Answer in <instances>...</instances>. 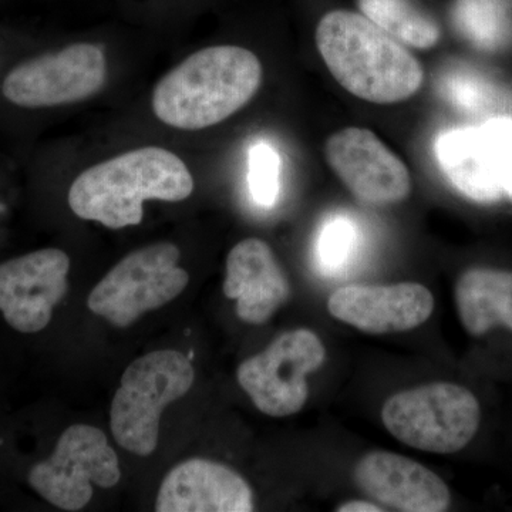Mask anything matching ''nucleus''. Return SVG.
<instances>
[{
	"label": "nucleus",
	"mask_w": 512,
	"mask_h": 512,
	"mask_svg": "<svg viewBox=\"0 0 512 512\" xmlns=\"http://www.w3.org/2000/svg\"><path fill=\"white\" fill-rule=\"evenodd\" d=\"M316 46L336 82L359 99L402 103L423 86L419 60L363 13H326L316 28Z\"/></svg>",
	"instance_id": "obj_1"
},
{
	"label": "nucleus",
	"mask_w": 512,
	"mask_h": 512,
	"mask_svg": "<svg viewBox=\"0 0 512 512\" xmlns=\"http://www.w3.org/2000/svg\"><path fill=\"white\" fill-rule=\"evenodd\" d=\"M192 191L194 178L180 157L165 148L144 147L84 171L67 200L82 220L121 229L143 221L144 201H184Z\"/></svg>",
	"instance_id": "obj_2"
},
{
	"label": "nucleus",
	"mask_w": 512,
	"mask_h": 512,
	"mask_svg": "<svg viewBox=\"0 0 512 512\" xmlns=\"http://www.w3.org/2000/svg\"><path fill=\"white\" fill-rule=\"evenodd\" d=\"M262 83V64L251 50L212 46L165 74L153 93L157 119L180 130H202L241 110Z\"/></svg>",
	"instance_id": "obj_3"
},
{
	"label": "nucleus",
	"mask_w": 512,
	"mask_h": 512,
	"mask_svg": "<svg viewBox=\"0 0 512 512\" xmlns=\"http://www.w3.org/2000/svg\"><path fill=\"white\" fill-rule=\"evenodd\" d=\"M195 372L177 350H156L124 370L110 409V427L120 447L138 457L156 451L160 420L168 404L190 392Z\"/></svg>",
	"instance_id": "obj_4"
},
{
	"label": "nucleus",
	"mask_w": 512,
	"mask_h": 512,
	"mask_svg": "<svg viewBox=\"0 0 512 512\" xmlns=\"http://www.w3.org/2000/svg\"><path fill=\"white\" fill-rule=\"evenodd\" d=\"M384 427L406 446L434 454H453L474 439L480 403L454 383H430L400 392L384 403Z\"/></svg>",
	"instance_id": "obj_5"
},
{
	"label": "nucleus",
	"mask_w": 512,
	"mask_h": 512,
	"mask_svg": "<svg viewBox=\"0 0 512 512\" xmlns=\"http://www.w3.org/2000/svg\"><path fill=\"white\" fill-rule=\"evenodd\" d=\"M180 249L158 242L124 256L94 286L87 306L117 328H128L183 293L190 275L178 265Z\"/></svg>",
	"instance_id": "obj_6"
},
{
	"label": "nucleus",
	"mask_w": 512,
	"mask_h": 512,
	"mask_svg": "<svg viewBox=\"0 0 512 512\" xmlns=\"http://www.w3.org/2000/svg\"><path fill=\"white\" fill-rule=\"evenodd\" d=\"M119 457L106 434L87 424L64 430L52 456L30 470L29 484L47 503L79 511L92 500L93 484L111 488L119 483Z\"/></svg>",
	"instance_id": "obj_7"
},
{
	"label": "nucleus",
	"mask_w": 512,
	"mask_h": 512,
	"mask_svg": "<svg viewBox=\"0 0 512 512\" xmlns=\"http://www.w3.org/2000/svg\"><path fill=\"white\" fill-rule=\"evenodd\" d=\"M326 359L322 340L309 329L282 333L264 350L242 362L237 370L239 386L259 412L271 417L301 412L309 396L306 376Z\"/></svg>",
	"instance_id": "obj_8"
},
{
	"label": "nucleus",
	"mask_w": 512,
	"mask_h": 512,
	"mask_svg": "<svg viewBox=\"0 0 512 512\" xmlns=\"http://www.w3.org/2000/svg\"><path fill=\"white\" fill-rule=\"evenodd\" d=\"M104 50L93 43H74L19 64L6 76V99L28 109L62 106L94 96L106 80Z\"/></svg>",
	"instance_id": "obj_9"
},
{
	"label": "nucleus",
	"mask_w": 512,
	"mask_h": 512,
	"mask_svg": "<svg viewBox=\"0 0 512 512\" xmlns=\"http://www.w3.org/2000/svg\"><path fill=\"white\" fill-rule=\"evenodd\" d=\"M325 156L339 180L366 204H397L412 192L406 164L367 128L336 131L326 141Z\"/></svg>",
	"instance_id": "obj_10"
},
{
	"label": "nucleus",
	"mask_w": 512,
	"mask_h": 512,
	"mask_svg": "<svg viewBox=\"0 0 512 512\" xmlns=\"http://www.w3.org/2000/svg\"><path fill=\"white\" fill-rule=\"evenodd\" d=\"M70 259L56 248L40 249L0 264V312L10 328L37 333L69 289Z\"/></svg>",
	"instance_id": "obj_11"
},
{
	"label": "nucleus",
	"mask_w": 512,
	"mask_h": 512,
	"mask_svg": "<svg viewBox=\"0 0 512 512\" xmlns=\"http://www.w3.org/2000/svg\"><path fill=\"white\" fill-rule=\"evenodd\" d=\"M333 318L370 333L407 332L419 328L434 311V298L426 286L403 282L396 285H349L330 295Z\"/></svg>",
	"instance_id": "obj_12"
},
{
	"label": "nucleus",
	"mask_w": 512,
	"mask_h": 512,
	"mask_svg": "<svg viewBox=\"0 0 512 512\" xmlns=\"http://www.w3.org/2000/svg\"><path fill=\"white\" fill-rule=\"evenodd\" d=\"M357 487L382 507L402 512H443L451 503L447 484L412 458L372 451L353 471Z\"/></svg>",
	"instance_id": "obj_13"
},
{
	"label": "nucleus",
	"mask_w": 512,
	"mask_h": 512,
	"mask_svg": "<svg viewBox=\"0 0 512 512\" xmlns=\"http://www.w3.org/2000/svg\"><path fill=\"white\" fill-rule=\"evenodd\" d=\"M158 512H251L254 493L244 477L217 461L191 458L165 476Z\"/></svg>",
	"instance_id": "obj_14"
},
{
	"label": "nucleus",
	"mask_w": 512,
	"mask_h": 512,
	"mask_svg": "<svg viewBox=\"0 0 512 512\" xmlns=\"http://www.w3.org/2000/svg\"><path fill=\"white\" fill-rule=\"evenodd\" d=\"M224 293L237 301L239 319L262 325L288 301L291 285L271 247L248 238L229 251Z\"/></svg>",
	"instance_id": "obj_15"
},
{
	"label": "nucleus",
	"mask_w": 512,
	"mask_h": 512,
	"mask_svg": "<svg viewBox=\"0 0 512 512\" xmlns=\"http://www.w3.org/2000/svg\"><path fill=\"white\" fill-rule=\"evenodd\" d=\"M436 157L448 183L463 197L493 204L504 197L493 147L483 127H456L436 141Z\"/></svg>",
	"instance_id": "obj_16"
},
{
	"label": "nucleus",
	"mask_w": 512,
	"mask_h": 512,
	"mask_svg": "<svg viewBox=\"0 0 512 512\" xmlns=\"http://www.w3.org/2000/svg\"><path fill=\"white\" fill-rule=\"evenodd\" d=\"M456 305L470 335L483 336L495 326L512 330V272L468 269L457 281Z\"/></svg>",
	"instance_id": "obj_17"
},
{
	"label": "nucleus",
	"mask_w": 512,
	"mask_h": 512,
	"mask_svg": "<svg viewBox=\"0 0 512 512\" xmlns=\"http://www.w3.org/2000/svg\"><path fill=\"white\" fill-rule=\"evenodd\" d=\"M359 8L404 46L429 50L439 43L441 32L436 20L410 0H359Z\"/></svg>",
	"instance_id": "obj_18"
},
{
	"label": "nucleus",
	"mask_w": 512,
	"mask_h": 512,
	"mask_svg": "<svg viewBox=\"0 0 512 512\" xmlns=\"http://www.w3.org/2000/svg\"><path fill=\"white\" fill-rule=\"evenodd\" d=\"M453 19L480 49L494 52L512 42V10L504 0H456Z\"/></svg>",
	"instance_id": "obj_19"
},
{
	"label": "nucleus",
	"mask_w": 512,
	"mask_h": 512,
	"mask_svg": "<svg viewBox=\"0 0 512 512\" xmlns=\"http://www.w3.org/2000/svg\"><path fill=\"white\" fill-rule=\"evenodd\" d=\"M356 228L348 218H333L323 225L318 238V264L325 274H338L353 254Z\"/></svg>",
	"instance_id": "obj_20"
},
{
	"label": "nucleus",
	"mask_w": 512,
	"mask_h": 512,
	"mask_svg": "<svg viewBox=\"0 0 512 512\" xmlns=\"http://www.w3.org/2000/svg\"><path fill=\"white\" fill-rule=\"evenodd\" d=\"M249 188L258 204L271 207L279 192V157L268 144H256L249 154Z\"/></svg>",
	"instance_id": "obj_21"
},
{
	"label": "nucleus",
	"mask_w": 512,
	"mask_h": 512,
	"mask_svg": "<svg viewBox=\"0 0 512 512\" xmlns=\"http://www.w3.org/2000/svg\"><path fill=\"white\" fill-rule=\"evenodd\" d=\"M493 147L495 167L504 195L512 201V119H494L483 126Z\"/></svg>",
	"instance_id": "obj_22"
},
{
	"label": "nucleus",
	"mask_w": 512,
	"mask_h": 512,
	"mask_svg": "<svg viewBox=\"0 0 512 512\" xmlns=\"http://www.w3.org/2000/svg\"><path fill=\"white\" fill-rule=\"evenodd\" d=\"M448 94L461 107H478L483 103L484 89L477 80L468 76L453 77L448 82Z\"/></svg>",
	"instance_id": "obj_23"
},
{
	"label": "nucleus",
	"mask_w": 512,
	"mask_h": 512,
	"mask_svg": "<svg viewBox=\"0 0 512 512\" xmlns=\"http://www.w3.org/2000/svg\"><path fill=\"white\" fill-rule=\"evenodd\" d=\"M338 512H382L383 508L375 503H369V501L352 500L348 503L340 504L336 508Z\"/></svg>",
	"instance_id": "obj_24"
}]
</instances>
